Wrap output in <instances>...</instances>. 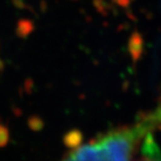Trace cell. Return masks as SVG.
Segmentation results:
<instances>
[{"instance_id":"2","label":"cell","mask_w":161,"mask_h":161,"mask_svg":"<svg viewBox=\"0 0 161 161\" xmlns=\"http://www.w3.org/2000/svg\"><path fill=\"white\" fill-rule=\"evenodd\" d=\"M131 161H161V151L153 133L147 134L144 138Z\"/></svg>"},{"instance_id":"1","label":"cell","mask_w":161,"mask_h":161,"mask_svg":"<svg viewBox=\"0 0 161 161\" xmlns=\"http://www.w3.org/2000/svg\"><path fill=\"white\" fill-rule=\"evenodd\" d=\"M161 127V105L139 114L127 125L113 128L86 143H72L61 161H131L144 138Z\"/></svg>"}]
</instances>
